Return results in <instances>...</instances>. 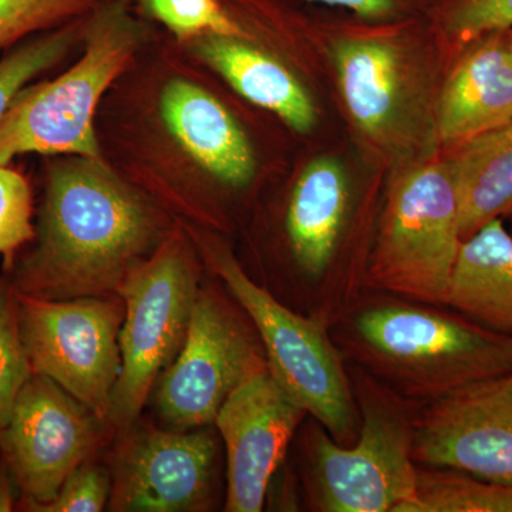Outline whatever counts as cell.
Returning <instances> with one entry per match:
<instances>
[{
	"mask_svg": "<svg viewBox=\"0 0 512 512\" xmlns=\"http://www.w3.org/2000/svg\"><path fill=\"white\" fill-rule=\"evenodd\" d=\"M359 434L340 446L320 424L303 437L306 488L313 510L403 512L416 497L412 404L356 367L350 375Z\"/></svg>",
	"mask_w": 512,
	"mask_h": 512,
	"instance_id": "cell-4",
	"label": "cell"
},
{
	"mask_svg": "<svg viewBox=\"0 0 512 512\" xmlns=\"http://www.w3.org/2000/svg\"><path fill=\"white\" fill-rule=\"evenodd\" d=\"M111 0H0V50L62 28Z\"/></svg>",
	"mask_w": 512,
	"mask_h": 512,
	"instance_id": "cell-23",
	"label": "cell"
},
{
	"mask_svg": "<svg viewBox=\"0 0 512 512\" xmlns=\"http://www.w3.org/2000/svg\"><path fill=\"white\" fill-rule=\"evenodd\" d=\"M188 42L202 62L255 106L276 114L298 133H309L315 126V104L305 87L284 64L256 49L245 36L202 35Z\"/></svg>",
	"mask_w": 512,
	"mask_h": 512,
	"instance_id": "cell-17",
	"label": "cell"
},
{
	"mask_svg": "<svg viewBox=\"0 0 512 512\" xmlns=\"http://www.w3.org/2000/svg\"><path fill=\"white\" fill-rule=\"evenodd\" d=\"M147 37L130 0H111L90 13L84 20L82 57L56 79L20 90L0 119V165L25 154L103 161L94 114Z\"/></svg>",
	"mask_w": 512,
	"mask_h": 512,
	"instance_id": "cell-3",
	"label": "cell"
},
{
	"mask_svg": "<svg viewBox=\"0 0 512 512\" xmlns=\"http://www.w3.org/2000/svg\"><path fill=\"white\" fill-rule=\"evenodd\" d=\"M510 43H511V52H512V28H510Z\"/></svg>",
	"mask_w": 512,
	"mask_h": 512,
	"instance_id": "cell-31",
	"label": "cell"
},
{
	"mask_svg": "<svg viewBox=\"0 0 512 512\" xmlns=\"http://www.w3.org/2000/svg\"><path fill=\"white\" fill-rule=\"evenodd\" d=\"M444 308L386 295L350 313L332 339L343 357L413 404L512 373V336Z\"/></svg>",
	"mask_w": 512,
	"mask_h": 512,
	"instance_id": "cell-2",
	"label": "cell"
},
{
	"mask_svg": "<svg viewBox=\"0 0 512 512\" xmlns=\"http://www.w3.org/2000/svg\"><path fill=\"white\" fill-rule=\"evenodd\" d=\"M349 181L335 158L313 160L299 175L286 211L293 258L312 279L328 272L349 211Z\"/></svg>",
	"mask_w": 512,
	"mask_h": 512,
	"instance_id": "cell-18",
	"label": "cell"
},
{
	"mask_svg": "<svg viewBox=\"0 0 512 512\" xmlns=\"http://www.w3.org/2000/svg\"><path fill=\"white\" fill-rule=\"evenodd\" d=\"M114 458L107 507L117 512L207 511L214 490L217 441L210 427L126 431Z\"/></svg>",
	"mask_w": 512,
	"mask_h": 512,
	"instance_id": "cell-12",
	"label": "cell"
},
{
	"mask_svg": "<svg viewBox=\"0 0 512 512\" xmlns=\"http://www.w3.org/2000/svg\"><path fill=\"white\" fill-rule=\"evenodd\" d=\"M446 308L512 336V234L494 220L461 242Z\"/></svg>",
	"mask_w": 512,
	"mask_h": 512,
	"instance_id": "cell-19",
	"label": "cell"
},
{
	"mask_svg": "<svg viewBox=\"0 0 512 512\" xmlns=\"http://www.w3.org/2000/svg\"><path fill=\"white\" fill-rule=\"evenodd\" d=\"M111 476L89 460L66 478L59 493L36 512H99L109 505Z\"/></svg>",
	"mask_w": 512,
	"mask_h": 512,
	"instance_id": "cell-28",
	"label": "cell"
},
{
	"mask_svg": "<svg viewBox=\"0 0 512 512\" xmlns=\"http://www.w3.org/2000/svg\"><path fill=\"white\" fill-rule=\"evenodd\" d=\"M103 424L49 377H29L0 430V453L18 485V510L36 512L56 497L99 446Z\"/></svg>",
	"mask_w": 512,
	"mask_h": 512,
	"instance_id": "cell-10",
	"label": "cell"
},
{
	"mask_svg": "<svg viewBox=\"0 0 512 512\" xmlns=\"http://www.w3.org/2000/svg\"><path fill=\"white\" fill-rule=\"evenodd\" d=\"M413 460L512 485V373L421 404L414 413Z\"/></svg>",
	"mask_w": 512,
	"mask_h": 512,
	"instance_id": "cell-11",
	"label": "cell"
},
{
	"mask_svg": "<svg viewBox=\"0 0 512 512\" xmlns=\"http://www.w3.org/2000/svg\"><path fill=\"white\" fill-rule=\"evenodd\" d=\"M20 494L18 485L10 473L5 458L0 453V512H12L19 508Z\"/></svg>",
	"mask_w": 512,
	"mask_h": 512,
	"instance_id": "cell-30",
	"label": "cell"
},
{
	"mask_svg": "<svg viewBox=\"0 0 512 512\" xmlns=\"http://www.w3.org/2000/svg\"><path fill=\"white\" fill-rule=\"evenodd\" d=\"M15 293L33 373L52 379L106 424L121 367L119 293L69 301Z\"/></svg>",
	"mask_w": 512,
	"mask_h": 512,
	"instance_id": "cell-8",
	"label": "cell"
},
{
	"mask_svg": "<svg viewBox=\"0 0 512 512\" xmlns=\"http://www.w3.org/2000/svg\"><path fill=\"white\" fill-rule=\"evenodd\" d=\"M403 512H512V485L419 466L416 497Z\"/></svg>",
	"mask_w": 512,
	"mask_h": 512,
	"instance_id": "cell-21",
	"label": "cell"
},
{
	"mask_svg": "<svg viewBox=\"0 0 512 512\" xmlns=\"http://www.w3.org/2000/svg\"><path fill=\"white\" fill-rule=\"evenodd\" d=\"M335 67L346 109L367 136L382 140L403 106V60L396 40L382 33L348 32L336 40Z\"/></svg>",
	"mask_w": 512,
	"mask_h": 512,
	"instance_id": "cell-16",
	"label": "cell"
},
{
	"mask_svg": "<svg viewBox=\"0 0 512 512\" xmlns=\"http://www.w3.org/2000/svg\"><path fill=\"white\" fill-rule=\"evenodd\" d=\"M429 12L457 49L485 33L512 28V0H433Z\"/></svg>",
	"mask_w": 512,
	"mask_h": 512,
	"instance_id": "cell-26",
	"label": "cell"
},
{
	"mask_svg": "<svg viewBox=\"0 0 512 512\" xmlns=\"http://www.w3.org/2000/svg\"><path fill=\"white\" fill-rule=\"evenodd\" d=\"M266 366L254 333L220 296L200 289L183 346L153 390L158 417L171 430L214 426L232 392Z\"/></svg>",
	"mask_w": 512,
	"mask_h": 512,
	"instance_id": "cell-9",
	"label": "cell"
},
{
	"mask_svg": "<svg viewBox=\"0 0 512 512\" xmlns=\"http://www.w3.org/2000/svg\"><path fill=\"white\" fill-rule=\"evenodd\" d=\"M512 121L510 29L494 30L461 47L441 90L437 134L454 148Z\"/></svg>",
	"mask_w": 512,
	"mask_h": 512,
	"instance_id": "cell-14",
	"label": "cell"
},
{
	"mask_svg": "<svg viewBox=\"0 0 512 512\" xmlns=\"http://www.w3.org/2000/svg\"><path fill=\"white\" fill-rule=\"evenodd\" d=\"M305 416L268 366L232 392L214 421L227 450L225 511L264 510L272 478Z\"/></svg>",
	"mask_w": 512,
	"mask_h": 512,
	"instance_id": "cell-13",
	"label": "cell"
},
{
	"mask_svg": "<svg viewBox=\"0 0 512 512\" xmlns=\"http://www.w3.org/2000/svg\"><path fill=\"white\" fill-rule=\"evenodd\" d=\"M201 247L251 319L276 382L336 443L350 446L359 434V409L345 357L325 325L276 301L249 278L227 248L212 241H202Z\"/></svg>",
	"mask_w": 512,
	"mask_h": 512,
	"instance_id": "cell-5",
	"label": "cell"
},
{
	"mask_svg": "<svg viewBox=\"0 0 512 512\" xmlns=\"http://www.w3.org/2000/svg\"><path fill=\"white\" fill-rule=\"evenodd\" d=\"M87 16L67 23L62 28L30 37L15 49L9 50L0 60V119L20 90L56 66L76 45L77 40L82 39Z\"/></svg>",
	"mask_w": 512,
	"mask_h": 512,
	"instance_id": "cell-22",
	"label": "cell"
},
{
	"mask_svg": "<svg viewBox=\"0 0 512 512\" xmlns=\"http://www.w3.org/2000/svg\"><path fill=\"white\" fill-rule=\"evenodd\" d=\"M461 242L457 188L447 158L409 168L387 192L366 284L384 295L446 306Z\"/></svg>",
	"mask_w": 512,
	"mask_h": 512,
	"instance_id": "cell-6",
	"label": "cell"
},
{
	"mask_svg": "<svg viewBox=\"0 0 512 512\" xmlns=\"http://www.w3.org/2000/svg\"><path fill=\"white\" fill-rule=\"evenodd\" d=\"M167 237L157 210L104 161L67 156L47 167L35 247L6 276L46 301L114 295Z\"/></svg>",
	"mask_w": 512,
	"mask_h": 512,
	"instance_id": "cell-1",
	"label": "cell"
},
{
	"mask_svg": "<svg viewBox=\"0 0 512 512\" xmlns=\"http://www.w3.org/2000/svg\"><path fill=\"white\" fill-rule=\"evenodd\" d=\"M144 8L178 39L202 35L247 36L222 0H143Z\"/></svg>",
	"mask_w": 512,
	"mask_h": 512,
	"instance_id": "cell-25",
	"label": "cell"
},
{
	"mask_svg": "<svg viewBox=\"0 0 512 512\" xmlns=\"http://www.w3.org/2000/svg\"><path fill=\"white\" fill-rule=\"evenodd\" d=\"M322 5L336 6L355 13L357 18L372 23L402 22L419 18L429 12L433 0H309Z\"/></svg>",
	"mask_w": 512,
	"mask_h": 512,
	"instance_id": "cell-29",
	"label": "cell"
},
{
	"mask_svg": "<svg viewBox=\"0 0 512 512\" xmlns=\"http://www.w3.org/2000/svg\"><path fill=\"white\" fill-rule=\"evenodd\" d=\"M32 365L20 333L18 301L8 276H0V430L5 426Z\"/></svg>",
	"mask_w": 512,
	"mask_h": 512,
	"instance_id": "cell-24",
	"label": "cell"
},
{
	"mask_svg": "<svg viewBox=\"0 0 512 512\" xmlns=\"http://www.w3.org/2000/svg\"><path fill=\"white\" fill-rule=\"evenodd\" d=\"M160 111L168 133L202 170L231 187L251 183L254 148L211 93L188 80H171L161 93Z\"/></svg>",
	"mask_w": 512,
	"mask_h": 512,
	"instance_id": "cell-15",
	"label": "cell"
},
{
	"mask_svg": "<svg viewBox=\"0 0 512 512\" xmlns=\"http://www.w3.org/2000/svg\"><path fill=\"white\" fill-rule=\"evenodd\" d=\"M32 215L28 181L8 164L0 165V255L6 269L13 265L16 252L35 239Z\"/></svg>",
	"mask_w": 512,
	"mask_h": 512,
	"instance_id": "cell-27",
	"label": "cell"
},
{
	"mask_svg": "<svg viewBox=\"0 0 512 512\" xmlns=\"http://www.w3.org/2000/svg\"><path fill=\"white\" fill-rule=\"evenodd\" d=\"M447 161L463 241L488 222L512 217V121L454 148Z\"/></svg>",
	"mask_w": 512,
	"mask_h": 512,
	"instance_id": "cell-20",
	"label": "cell"
},
{
	"mask_svg": "<svg viewBox=\"0 0 512 512\" xmlns=\"http://www.w3.org/2000/svg\"><path fill=\"white\" fill-rule=\"evenodd\" d=\"M510 218H511V220H512V217H510ZM511 234H512V227H511Z\"/></svg>",
	"mask_w": 512,
	"mask_h": 512,
	"instance_id": "cell-32",
	"label": "cell"
},
{
	"mask_svg": "<svg viewBox=\"0 0 512 512\" xmlns=\"http://www.w3.org/2000/svg\"><path fill=\"white\" fill-rule=\"evenodd\" d=\"M197 268L187 239L174 231L120 286L121 367L106 420L111 429L126 433L137 423L158 379L180 352L200 291Z\"/></svg>",
	"mask_w": 512,
	"mask_h": 512,
	"instance_id": "cell-7",
	"label": "cell"
}]
</instances>
